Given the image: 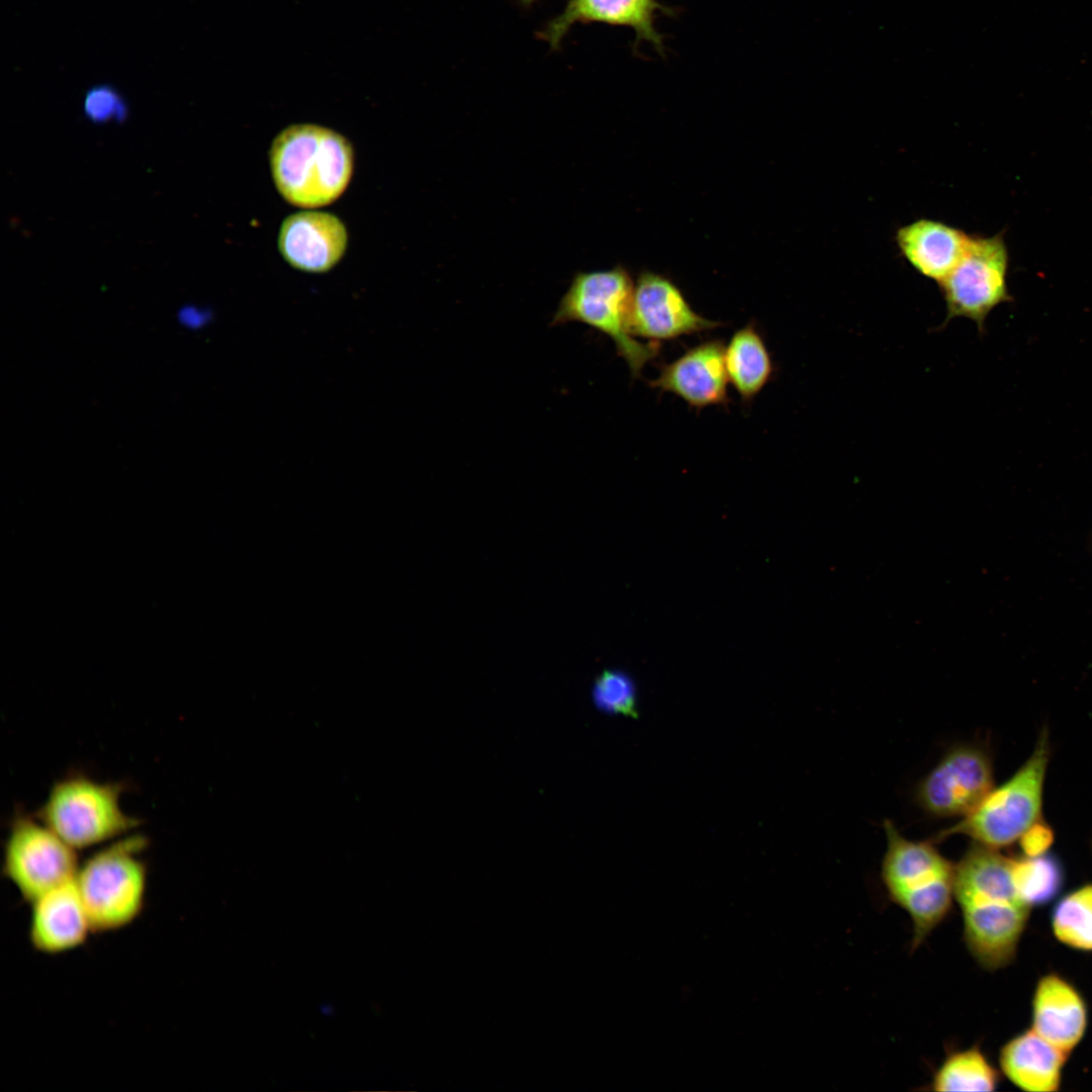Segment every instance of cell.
<instances>
[{
  "instance_id": "cell-1",
  "label": "cell",
  "mask_w": 1092,
  "mask_h": 1092,
  "mask_svg": "<svg viewBox=\"0 0 1092 1092\" xmlns=\"http://www.w3.org/2000/svg\"><path fill=\"white\" fill-rule=\"evenodd\" d=\"M1012 861L999 849L973 842L954 864L963 939L974 961L990 972L1015 960L1032 909L1016 893Z\"/></svg>"
},
{
  "instance_id": "cell-2",
  "label": "cell",
  "mask_w": 1092,
  "mask_h": 1092,
  "mask_svg": "<svg viewBox=\"0 0 1092 1092\" xmlns=\"http://www.w3.org/2000/svg\"><path fill=\"white\" fill-rule=\"evenodd\" d=\"M269 161L275 186L290 204L320 207L346 190L354 152L347 139L315 124H294L273 141Z\"/></svg>"
},
{
  "instance_id": "cell-3",
  "label": "cell",
  "mask_w": 1092,
  "mask_h": 1092,
  "mask_svg": "<svg viewBox=\"0 0 1092 1092\" xmlns=\"http://www.w3.org/2000/svg\"><path fill=\"white\" fill-rule=\"evenodd\" d=\"M881 877L889 898L912 923L911 948L919 947L948 916L954 902V864L928 841L904 837L890 820Z\"/></svg>"
},
{
  "instance_id": "cell-4",
  "label": "cell",
  "mask_w": 1092,
  "mask_h": 1092,
  "mask_svg": "<svg viewBox=\"0 0 1092 1092\" xmlns=\"http://www.w3.org/2000/svg\"><path fill=\"white\" fill-rule=\"evenodd\" d=\"M146 844L145 837L126 834L80 862L75 884L94 933L122 930L143 914L149 882Z\"/></svg>"
},
{
  "instance_id": "cell-5",
  "label": "cell",
  "mask_w": 1092,
  "mask_h": 1092,
  "mask_svg": "<svg viewBox=\"0 0 1092 1092\" xmlns=\"http://www.w3.org/2000/svg\"><path fill=\"white\" fill-rule=\"evenodd\" d=\"M634 286L631 275L622 266L577 272L561 297L551 325L581 323L608 336L635 378L656 357L659 344L639 342L630 332Z\"/></svg>"
},
{
  "instance_id": "cell-6",
  "label": "cell",
  "mask_w": 1092,
  "mask_h": 1092,
  "mask_svg": "<svg viewBox=\"0 0 1092 1092\" xmlns=\"http://www.w3.org/2000/svg\"><path fill=\"white\" fill-rule=\"evenodd\" d=\"M38 817L75 850L100 847L130 833L138 820L121 806V787L84 775L58 780Z\"/></svg>"
},
{
  "instance_id": "cell-7",
  "label": "cell",
  "mask_w": 1092,
  "mask_h": 1092,
  "mask_svg": "<svg viewBox=\"0 0 1092 1092\" xmlns=\"http://www.w3.org/2000/svg\"><path fill=\"white\" fill-rule=\"evenodd\" d=\"M1049 759V736L1043 730L1023 765L1004 784L993 788L975 810L936 838L961 834L996 849L1019 840L1040 820Z\"/></svg>"
},
{
  "instance_id": "cell-8",
  "label": "cell",
  "mask_w": 1092,
  "mask_h": 1092,
  "mask_svg": "<svg viewBox=\"0 0 1092 1092\" xmlns=\"http://www.w3.org/2000/svg\"><path fill=\"white\" fill-rule=\"evenodd\" d=\"M1008 265L1003 232L990 237L970 234L962 258L938 283L946 307L945 323L966 317L982 333L989 313L1012 300L1007 287Z\"/></svg>"
},
{
  "instance_id": "cell-9",
  "label": "cell",
  "mask_w": 1092,
  "mask_h": 1092,
  "mask_svg": "<svg viewBox=\"0 0 1092 1092\" xmlns=\"http://www.w3.org/2000/svg\"><path fill=\"white\" fill-rule=\"evenodd\" d=\"M79 860L67 844L39 817H16L2 853V873L21 899L37 897L73 881Z\"/></svg>"
},
{
  "instance_id": "cell-10",
  "label": "cell",
  "mask_w": 1092,
  "mask_h": 1092,
  "mask_svg": "<svg viewBox=\"0 0 1092 1092\" xmlns=\"http://www.w3.org/2000/svg\"><path fill=\"white\" fill-rule=\"evenodd\" d=\"M994 788L992 760L974 744L949 748L920 781L915 800L932 817H966Z\"/></svg>"
},
{
  "instance_id": "cell-11",
  "label": "cell",
  "mask_w": 1092,
  "mask_h": 1092,
  "mask_svg": "<svg viewBox=\"0 0 1092 1092\" xmlns=\"http://www.w3.org/2000/svg\"><path fill=\"white\" fill-rule=\"evenodd\" d=\"M720 326L697 313L668 278L642 272L634 286L629 328L634 337L651 342L672 340Z\"/></svg>"
},
{
  "instance_id": "cell-12",
  "label": "cell",
  "mask_w": 1092,
  "mask_h": 1092,
  "mask_svg": "<svg viewBox=\"0 0 1092 1092\" xmlns=\"http://www.w3.org/2000/svg\"><path fill=\"white\" fill-rule=\"evenodd\" d=\"M94 934L75 879L29 903L27 927L31 947L46 956H60L83 946Z\"/></svg>"
},
{
  "instance_id": "cell-13",
  "label": "cell",
  "mask_w": 1092,
  "mask_h": 1092,
  "mask_svg": "<svg viewBox=\"0 0 1092 1092\" xmlns=\"http://www.w3.org/2000/svg\"><path fill=\"white\" fill-rule=\"evenodd\" d=\"M658 13L672 10L656 0H567L562 12L539 32L540 38L557 50L566 33L576 23L600 22L626 26L636 33V42L652 43L663 54V36L655 28Z\"/></svg>"
},
{
  "instance_id": "cell-14",
  "label": "cell",
  "mask_w": 1092,
  "mask_h": 1092,
  "mask_svg": "<svg viewBox=\"0 0 1092 1092\" xmlns=\"http://www.w3.org/2000/svg\"><path fill=\"white\" fill-rule=\"evenodd\" d=\"M1088 1004L1080 990L1061 974L1041 976L1031 998L1030 1028L1050 1043L1071 1055L1084 1038Z\"/></svg>"
},
{
  "instance_id": "cell-15",
  "label": "cell",
  "mask_w": 1092,
  "mask_h": 1092,
  "mask_svg": "<svg viewBox=\"0 0 1092 1092\" xmlns=\"http://www.w3.org/2000/svg\"><path fill=\"white\" fill-rule=\"evenodd\" d=\"M724 356L722 341L703 342L664 365L650 385L671 392L697 408L725 404L729 380Z\"/></svg>"
},
{
  "instance_id": "cell-16",
  "label": "cell",
  "mask_w": 1092,
  "mask_h": 1092,
  "mask_svg": "<svg viewBox=\"0 0 1092 1092\" xmlns=\"http://www.w3.org/2000/svg\"><path fill=\"white\" fill-rule=\"evenodd\" d=\"M347 244L344 223L336 215L323 211L289 215L278 235L283 258L292 267L310 273L331 270L343 257Z\"/></svg>"
},
{
  "instance_id": "cell-17",
  "label": "cell",
  "mask_w": 1092,
  "mask_h": 1092,
  "mask_svg": "<svg viewBox=\"0 0 1092 1092\" xmlns=\"http://www.w3.org/2000/svg\"><path fill=\"white\" fill-rule=\"evenodd\" d=\"M969 236L943 221L919 218L899 228L895 242L916 272L938 284L962 258Z\"/></svg>"
},
{
  "instance_id": "cell-18",
  "label": "cell",
  "mask_w": 1092,
  "mask_h": 1092,
  "mask_svg": "<svg viewBox=\"0 0 1092 1092\" xmlns=\"http://www.w3.org/2000/svg\"><path fill=\"white\" fill-rule=\"evenodd\" d=\"M1069 1055L1031 1028L1007 1040L999 1052L1001 1073L1017 1088L1028 1092L1061 1089Z\"/></svg>"
},
{
  "instance_id": "cell-19",
  "label": "cell",
  "mask_w": 1092,
  "mask_h": 1092,
  "mask_svg": "<svg viewBox=\"0 0 1092 1092\" xmlns=\"http://www.w3.org/2000/svg\"><path fill=\"white\" fill-rule=\"evenodd\" d=\"M728 380L741 398L751 400L769 381L774 366L765 343L755 326L737 330L725 347Z\"/></svg>"
},
{
  "instance_id": "cell-20",
  "label": "cell",
  "mask_w": 1092,
  "mask_h": 1092,
  "mask_svg": "<svg viewBox=\"0 0 1092 1092\" xmlns=\"http://www.w3.org/2000/svg\"><path fill=\"white\" fill-rule=\"evenodd\" d=\"M999 1072L978 1044L947 1054L933 1074V1091H994Z\"/></svg>"
},
{
  "instance_id": "cell-21",
  "label": "cell",
  "mask_w": 1092,
  "mask_h": 1092,
  "mask_svg": "<svg viewBox=\"0 0 1092 1092\" xmlns=\"http://www.w3.org/2000/svg\"><path fill=\"white\" fill-rule=\"evenodd\" d=\"M1051 927L1056 939L1072 949L1092 952V884L1083 885L1055 905Z\"/></svg>"
},
{
  "instance_id": "cell-22",
  "label": "cell",
  "mask_w": 1092,
  "mask_h": 1092,
  "mask_svg": "<svg viewBox=\"0 0 1092 1092\" xmlns=\"http://www.w3.org/2000/svg\"><path fill=\"white\" fill-rule=\"evenodd\" d=\"M1012 878L1017 895L1030 908L1051 902L1064 885L1060 862L1044 853L1013 857Z\"/></svg>"
},
{
  "instance_id": "cell-23",
  "label": "cell",
  "mask_w": 1092,
  "mask_h": 1092,
  "mask_svg": "<svg viewBox=\"0 0 1092 1092\" xmlns=\"http://www.w3.org/2000/svg\"><path fill=\"white\" fill-rule=\"evenodd\" d=\"M592 698L602 712L637 717L635 689L622 671L605 669L599 673L593 684Z\"/></svg>"
},
{
  "instance_id": "cell-24",
  "label": "cell",
  "mask_w": 1092,
  "mask_h": 1092,
  "mask_svg": "<svg viewBox=\"0 0 1092 1092\" xmlns=\"http://www.w3.org/2000/svg\"><path fill=\"white\" fill-rule=\"evenodd\" d=\"M127 105L120 94L107 85H99L88 90L84 99V113L95 123L111 120L122 121L127 116Z\"/></svg>"
},
{
  "instance_id": "cell-25",
  "label": "cell",
  "mask_w": 1092,
  "mask_h": 1092,
  "mask_svg": "<svg viewBox=\"0 0 1092 1092\" xmlns=\"http://www.w3.org/2000/svg\"><path fill=\"white\" fill-rule=\"evenodd\" d=\"M1024 855L1035 856L1045 853L1053 842V832L1040 821L1032 825L1019 839Z\"/></svg>"
},
{
  "instance_id": "cell-26",
  "label": "cell",
  "mask_w": 1092,
  "mask_h": 1092,
  "mask_svg": "<svg viewBox=\"0 0 1092 1092\" xmlns=\"http://www.w3.org/2000/svg\"><path fill=\"white\" fill-rule=\"evenodd\" d=\"M518 1H519V3H520V4H522L523 6H525V7H526V6H531V5H532V4H534V3H535V2L537 1V0H518Z\"/></svg>"
}]
</instances>
